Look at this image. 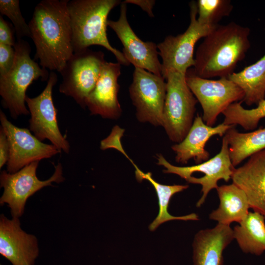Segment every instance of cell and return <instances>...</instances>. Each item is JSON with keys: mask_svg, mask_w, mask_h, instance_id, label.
Wrapping results in <instances>:
<instances>
[{"mask_svg": "<svg viewBox=\"0 0 265 265\" xmlns=\"http://www.w3.org/2000/svg\"><path fill=\"white\" fill-rule=\"evenodd\" d=\"M68 0H43L35 6L28 23L35 46L34 60L59 73L74 53Z\"/></svg>", "mask_w": 265, "mask_h": 265, "instance_id": "cell-1", "label": "cell"}, {"mask_svg": "<svg viewBox=\"0 0 265 265\" xmlns=\"http://www.w3.org/2000/svg\"><path fill=\"white\" fill-rule=\"evenodd\" d=\"M250 29L235 22L217 25L198 47L192 70L199 77L228 78L250 47Z\"/></svg>", "mask_w": 265, "mask_h": 265, "instance_id": "cell-2", "label": "cell"}, {"mask_svg": "<svg viewBox=\"0 0 265 265\" xmlns=\"http://www.w3.org/2000/svg\"><path fill=\"white\" fill-rule=\"evenodd\" d=\"M120 2L118 0H73L68 2L74 53L87 49L90 46H101L111 52L121 65H130L123 53L111 45L106 34L108 15Z\"/></svg>", "mask_w": 265, "mask_h": 265, "instance_id": "cell-3", "label": "cell"}, {"mask_svg": "<svg viewBox=\"0 0 265 265\" xmlns=\"http://www.w3.org/2000/svg\"><path fill=\"white\" fill-rule=\"evenodd\" d=\"M14 48L13 65L5 75L0 77V95L3 106L9 110L13 118L16 119L29 113L25 105L28 86L39 78L42 81L48 80L50 73L31 58V47L27 42L18 40Z\"/></svg>", "mask_w": 265, "mask_h": 265, "instance_id": "cell-4", "label": "cell"}, {"mask_svg": "<svg viewBox=\"0 0 265 265\" xmlns=\"http://www.w3.org/2000/svg\"><path fill=\"white\" fill-rule=\"evenodd\" d=\"M162 77L167 87L162 126L170 140L178 143L193 124L198 101L186 83V75L169 70Z\"/></svg>", "mask_w": 265, "mask_h": 265, "instance_id": "cell-5", "label": "cell"}, {"mask_svg": "<svg viewBox=\"0 0 265 265\" xmlns=\"http://www.w3.org/2000/svg\"><path fill=\"white\" fill-rule=\"evenodd\" d=\"M106 61L101 51L87 49L74 53L60 73L62 77L60 93L72 97L85 108V100L95 87Z\"/></svg>", "mask_w": 265, "mask_h": 265, "instance_id": "cell-6", "label": "cell"}, {"mask_svg": "<svg viewBox=\"0 0 265 265\" xmlns=\"http://www.w3.org/2000/svg\"><path fill=\"white\" fill-rule=\"evenodd\" d=\"M158 164L166 169L165 173L175 174L191 184L202 186V195L197 202L200 207L205 202L209 192L216 189L220 180L228 182L231 179L235 167L233 165L229 152V144L224 135L220 152L213 158L200 164L190 166L180 167L171 164L161 155H157Z\"/></svg>", "mask_w": 265, "mask_h": 265, "instance_id": "cell-7", "label": "cell"}, {"mask_svg": "<svg viewBox=\"0 0 265 265\" xmlns=\"http://www.w3.org/2000/svg\"><path fill=\"white\" fill-rule=\"evenodd\" d=\"M189 6L190 21L186 30L176 36H168L157 45L159 54L162 59V76L169 70L186 75L188 69L194 65L193 54L196 43L217 26L200 24L197 19L196 2H190Z\"/></svg>", "mask_w": 265, "mask_h": 265, "instance_id": "cell-8", "label": "cell"}, {"mask_svg": "<svg viewBox=\"0 0 265 265\" xmlns=\"http://www.w3.org/2000/svg\"><path fill=\"white\" fill-rule=\"evenodd\" d=\"M186 82L203 109L202 116L205 123L213 127L218 116L232 104L242 101L243 90L228 78L212 80L199 77L189 70Z\"/></svg>", "mask_w": 265, "mask_h": 265, "instance_id": "cell-9", "label": "cell"}, {"mask_svg": "<svg viewBox=\"0 0 265 265\" xmlns=\"http://www.w3.org/2000/svg\"><path fill=\"white\" fill-rule=\"evenodd\" d=\"M39 162H33L15 173L3 170L0 174V187L4 188V191L0 204L8 205L13 217L19 218L23 215L27 199L35 192L44 187L52 186L53 182L60 183L64 180L61 164L58 163L50 179L40 180L36 176Z\"/></svg>", "mask_w": 265, "mask_h": 265, "instance_id": "cell-10", "label": "cell"}, {"mask_svg": "<svg viewBox=\"0 0 265 265\" xmlns=\"http://www.w3.org/2000/svg\"><path fill=\"white\" fill-rule=\"evenodd\" d=\"M166 87V82L162 76L135 68L129 93L140 122L162 126Z\"/></svg>", "mask_w": 265, "mask_h": 265, "instance_id": "cell-11", "label": "cell"}, {"mask_svg": "<svg viewBox=\"0 0 265 265\" xmlns=\"http://www.w3.org/2000/svg\"><path fill=\"white\" fill-rule=\"evenodd\" d=\"M57 81L56 74L52 71L46 86L39 95L34 98L26 95L25 101L31 116L29 127L39 140L42 141L47 139L60 152L69 153L70 144L59 129L57 110L52 97L53 87Z\"/></svg>", "mask_w": 265, "mask_h": 265, "instance_id": "cell-12", "label": "cell"}, {"mask_svg": "<svg viewBox=\"0 0 265 265\" xmlns=\"http://www.w3.org/2000/svg\"><path fill=\"white\" fill-rule=\"evenodd\" d=\"M0 121L9 147L6 163L8 173H15L33 162L50 158L60 152L55 146L42 142L27 129L14 125L1 110Z\"/></svg>", "mask_w": 265, "mask_h": 265, "instance_id": "cell-13", "label": "cell"}, {"mask_svg": "<svg viewBox=\"0 0 265 265\" xmlns=\"http://www.w3.org/2000/svg\"><path fill=\"white\" fill-rule=\"evenodd\" d=\"M126 4L124 1L121 2L118 20H108L107 26L115 32L121 41L123 46L122 53L130 63L135 68L162 76L158 45L153 42L143 41L136 35L127 18Z\"/></svg>", "mask_w": 265, "mask_h": 265, "instance_id": "cell-14", "label": "cell"}, {"mask_svg": "<svg viewBox=\"0 0 265 265\" xmlns=\"http://www.w3.org/2000/svg\"><path fill=\"white\" fill-rule=\"evenodd\" d=\"M0 253L12 265H34L39 254L37 239L23 231L18 217H0Z\"/></svg>", "mask_w": 265, "mask_h": 265, "instance_id": "cell-15", "label": "cell"}, {"mask_svg": "<svg viewBox=\"0 0 265 265\" xmlns=\"http://www.w3.org/2000/svg\"><path fill=\"white\" fill-rule=\"evenodd\" d=\"M121 64L106 61L96 85L85 100V106L91 114L104 118L116 119L121 114L118 100Z\"/></svg>", "mask_w": 265, "mask_h": 265, "instance_id": "cell-16", "label": "cell"}, {"mask_svg": "<svg viewBox=\"0 0 265 265\" xmlns=\"http://www.w3.org/2000/svg\"><path fill=\"white\" fill-rule=\"evenodd\" d=\"M231 179L246 194L250 208L265 217V149L235 168Z\"/></svg>", "mask_w": 265, "mask_h": 265, "instance_id": "cell-17", "label": "cell"}, {"mask_svg": "<svg viewBox=\"0 0 265 265\" xmlns=\"http://www.w3.org/2000/svg\"><path fill=\"white\" fill-rule=\"evenodd\" d=\"M234 126L223 123L215 127L209 126L203 121L202 116L197 114L184 139L171 147L176 154V161L186 164L193 159L198 164L208 160L210 155L205 149L207 142L215 135L224 136Z\"/></svg>", "mask_w": 265, "mask_h": 265, "instance_id": "cell-18", "label": "cell"}, {"mask_svg": "<svg viewBox=\"0 0 265 265\" xmlns=\"http://www.w3.org/2000/svg\"><path fill=\"white\" fill-rule=\"evenodd\" d=\"M233 239L230 225L218 223L199 231L192 244L193 265H223V251Z\"/></svg>", "mask_w": 265, "mask_h": 265, "instance_id": "cell-19", "label": "cell"}, {"mask_svg": "<svg viewBox=\"0 0 265 265\" xmlns=\"http://www.w3.org/2000/svg\"><path fill=\"white\" fill-rule=\"evenodd\" d=\"M216 189L219 205L210 214V219L226 225L233 222L240 223L247 216L250 208L245 192L234 183L221 186Z\"/></svg>", "mask_w": 265, "mask_h": 265, "instance_id": "cell-20", "label": "cell"}, {"mask_svg": "<svg viewBox=\"0 0 265 265\" xmlns=\"http://www.w3.org/2000/svg\"><path fill=\"white\" fill-rule=\"evenodd\" d=\"M265 219L258 212H249L245 218L234 227V238L243 252L260 256L265 251Z\"/></svg>", "mask_w": 265, "mask_h": 265, "instance_id": "cell-21", "label": "cell"}, {"mask_svg": "<svg viewBox=\"0 0 265 265\" xmlns=\"http://www.w3.org/2000/svg\"><path fill=\"white\" fill-rule=\"evenodd\" d=\"M131 163L134 166L135 171V177L138 182L143 180L148 181L154 186L158 198L159 211L155 220L150 224L149 229L151 231H155L160 225L166 221L173 220H197V214L192 213L186 215L175 216L171 215L168 211L169 201L176 193L181 192L188 187V185H165L156 181L152 177L150 172L145 173L141 171L132 160Z\"/></svg>", "mask_w": 265, "mask_h": 265, "instance_id": "cell-22", "label": "cell"}, {"mask_svg": "<svg viewBox=\"0 0 265 265\" xmlns=\"http://www.w3.org/2000/svg\"><path fill=\"white\" fill-rule=\"evenodd\" d=\"M228 78L243 91L242 102L248 106L257 105L265 98V54L257 61Z\"/></svg>", "mask_w": 265, "mask_h": 265, "instance_id": "cell-23", "label": "cell"}, {"mask_svg": "<svg viewBox=\"0 0 265 265\" xmlns=\"http://www.w3.org/2000/svg\"><path fill=\"white\" fill-rule=\"evenodd\" d=\"M234 126L226 132L230 159L234 167L254 154L265 149V127L248 132H239Z\"/></svg>", "mask_w": 265, "mask_h": 265, "instance_id": "cell-24", "label": "cell"}, {"mask_svg": "<svg viewBox=\"0 0 265 265\" xmlns=\"http://www.w3.org/2000/svg\"><path fill=\"white\" fill-rule=\"evenodd\" d=\"M242 102L232 104L222 113L224 116L223 123L228 125H238L246 131L253 130L265 117V99L259 102L255 108L250 109L243 107Z\"/></svg>", "mask_w": 265, "mask_h": 265, "instance_id": "cell-25", "label": "cell"}, {"mask_svg": "<svg viewBox=\"0 0 265 265\" xmlns=\"http://www.w3.org/2000/svg\"><path fill=\"white\" fill-rule=\"evenodd\" d=\"M197 19L203 25L214 26L230 15L233 6L230 0H198Z\"/></svg>", "mask_w": 265, "mask_h": 265, "instance_id": "cell-26", "label": "cell"}, {"mask_svg": "<svg viewBox=\"0 0 265 265\" xmlns=\"http://www.w3.org/2000/svg\"><path fill=\"white\" fill-rule=\"evenodd\" d=\"M19 0H0V12L1 15L7 16L12 22L18 40L24 37L31 38V33L27 24L20 8Z\"/></svg>", "mask_w": 265, "mask_h": 265, "instance_id": "cell-27", "label": "cell"}, {"mask_svg": "<svg viewBox=\"0 0 265 265\" xmlns=\"http://www.w3.org/2000/svg\"><path fill=\"white\" fill-rule=\"evenodd\" d=\"M15 57L13 47L0 44V77L5 75L12 68Z\"/></svg>", "mask_w": 265, "mask_h": 265, "instance_id": "cell-28", "label": "cell"}, {"mask_svg": "<svg viewBox=\"0 0 265 265\" xmlns=\"http://www.w3.org/2000/svg\"><path fill=\"white\" fill-rule=\"evenodd\" d=\"M15 29L11 25L0 16V44L9 45L14 47L16 44L14 34Z\"/></svg>", "mask_w": 265, "mask_h": 265, "instance_id": "cell-29", "label": "cell"}, {"mask_svg": "<svg viewBox=\"0 0 265 265\" xmlns=\"http://www.w3.org/2000/svg\"><path fill=\"white\" fill-rule=\"evenodd\" d=\"M9 154V147L6 135L0 127V168L7 163Z\"/></svg>", "mask_w": 265, "mask_h": 265, "instance_id": "cell-30", "label": "cell"}, {"mask_svg": "<svg viewBox=\"0 0 265 265\" xmlns=\"http://www.w3.org/2000/svg\"><path fill=\"white\" fill-rule=\"evenodd\" d=\"M125 3L136 4L140 7L143 10L146 12L149 16L154 17L153 8L155 4L154 0H126Z\"/></svg>", "mask_w": 265, "mask_h": 265, "instance_id": "cell-31", "label": "cell"}]
</instances>
